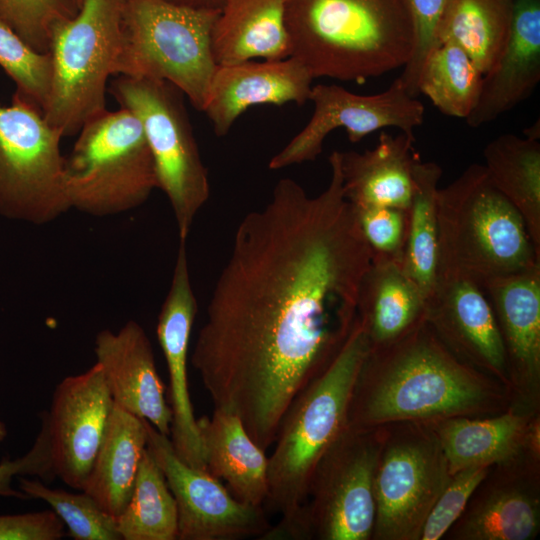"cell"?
Segmentation results:
<instances>
[{"label":"cell","instance_id":"1","mask_svg":"<svg viewBox=\"0 0 540 540\" xmlns=\"http://www.w3.org/2000/svg\"><path fill=\"white\" fill-rule=\"evenodd\" d=\"M329 164L320 194L282 178L241 220L191 355L214 408L236 415L264 451L292 400L348 339L372 260L338 151Z\"/></svg>","mask_w":540,"mask_h":540},{"label":"cell","instance_id":"2","mask_svg":"<svg viewBox=\"0 0 540 540\" xmlns=\"http://www.w3.org/2000/svg\"><path fill=\"white\" fill-rule=\"evenodd\" d=\"M512 402L507 387L457 358L424 319L394 341L369 348L355 380L347 425L485 416Z\"/></svg>","mask_w":540,"mask_h":540},{"label":"cell","instance_id":"3","mask_svg":"<svg viewBox=\"0 0 540 540\" xmlns=\"http://www.w3.org/2000/svg\"><path fill=\"white\" fill-rule=\"evenodd\" d=\"M290 56L313 78L364 82L411 57L407 0H284Z\"/></svg>","mask_w":540,"mask_h":540},{"label":"cell","instance_id":"4","mask_svg":"<svg viewBox=\"0 0 540 540\" xmlns=\"http://www.w3.org/2000/svg\"><path fill=\"white\" fill-rule=\"evenodd\" d=\"M369 348L357 318L337 356L285 411L268 457L265 502L281 518L262 539H281L299 516L318 460L347 426L353 387Z\"/></svg>","mask_w":540,"mask_h":540},{"label":"cell","instance_id":"5","mask_svg":"<svg viewBox=\"0 0 540 540\" xmlns=\"http://www.w3.org/2000/svg\"><path fill=\"white\" fill-rule=\"evenodd\" d=\"M438 280L487 279L540 266L525 222L494 186L484 165L471 164L437 192Z\"/></svg>","mask_w":540,"mask_h":540},{"label":"cell","instance_id":"6","mask_svg":"<svg viewBox=\"0 0 540 540\" xmlns=\"http://www.w3.org/2000/svg\"><path fill=\"white\" fill-rule=\"evenodd\" d=\"M64 180L70 207L91 216L141 206L158 181L139 119L120 107L87 121L65 157Z\"/></svg>","mask_w":540,"mask_h":540},{"label":"cell","instance_id":"7","mask_svg":"<svg viewBox=\"0 0 540 540\" xmlns=\"http://www.w3.org/2000/svg\"><path fill=\"white\" fill-rule=\"evenodd\" d=\"M219 10L125 0L116 75L167 81L203 111L217 65L211 35Z\"/></svg>","mask_w":540,"mask_h":540},{"label":"cell","instance_id":"8","mask_svg":"<svg viewBox=\"0 0 540 540\" xmlns=\"http://www.w3.org/2000/svg\"><path fill=\"white\" fill-rule=\"evenodd\" d=\"M125 0H83L74 17L51 34L50 95L43 110L49 124L65 136L106 110L105 93L123 38Z\"/></svg>","mask_w":540,"mask_h":540},{"label":"cell","instance_id":"9","mask_svg":"<svg viewBox=\"0 0 540 540\" xmlns=\"http://www.w3.org/2000/svg\"><path fill=\"white\" fill-rule=\"evenodd\" d=\"M109 92L139 119L154 159L158 189L170 202L180 241H186L209 198L210 185L184 94L164 80L122 75L112 80Z\"/></svg>","mask_w":540,"mask_h":540},{"label":"cell","instance_id":"10","mask_svg":"<svg viewBox=\"0 0 540 540\" xmlns=\"http://www.w3.org/2000/svg\"><path fill=\"white\" fill-rule=\"evenodd\" d=\"M383 425L346 426L318 460L307 498L283 539L372 540Z\"/></svg>","mask_w":540,"mask_h":540},{"label":"cell","instance_id":"11","mask_svg":"<svg viewBox=\"0 0 540 540\" xmlns=\"http://www.w3.org/2000/svg\"><path fill=\"white\" fill-rule=\"evenodd\" d=\"M62 133L36 104L14 93L0 104V215L35 225L71 209L64 180Z\"/></svg>","mask_w":540,"mask_h":540},{"label":"cell","instance_id":"12","mask_svg":"<svg viewBox=\"0 0 540 540\" xmlns=\"http://www.w3.org/2000/svg\"><path fill=\"white\" fill-rule=\"evenodd\" d=\"M451 476L429 423L383 425L374 478L372 540H419L426 518Z\"/></svg>","mask_w":540,"mask_h":540},{"label":"cell","instance_id":"13","mask_svg":"<svg viewBox=\"0 0 540 540\" xmlns=\"http://www.w3.org/2000/svg\"><path fill=\"white\" fill-rule=\"evenodd\" d=\"M309 100L314 104L311 119L270 160V169L315 160L327 135L337 128H344L350 142L357 143L386 127H395L414 136V129L424 120L423 104L408 94L399 77L388 89L374 95L355 94L334 84H318L312 86Z\"/></svg>","mask_w":540,"mask_h":540},{"label":"cell","instance_id":"14","mask_svg":"<svg viewBox=\"0 0 540 540\" xmlns=\"http://www.w3.org/2000/svg\"><path fill=\"white\" fill-rule=\"evenodd\" d=\"M147 449L161 468L178 514L179 540L262 538L271 528L262 506L237 500L206 470L190 467L175 453L169 436L147 421Z\"/></svg>","mask_w":540,"mask_h":540},{"label":"cell","instance_id":"15","mask_svg":"<svg viewBox=\"0 0 540 540\" xmlns=\"http://www.w3.org/2000/svg\"><path fill=\"white\" fill-rule=\"evenodd\" d=\"M114 406L103 370L96 362L65 377L54 390L46 418L56 477L83 489L102 444Z\"/></svg>","mask_w":540,"mask_h":540},{"label":"cell","instance_id":"16","mask_svg":"<svg viewBox=\"0 0 540 540\" xmlns=\"http://www.w3.org/2000/svg\"><path fill=\"white\" fill-rule=\"evenodd\" d=\"M540 531V457L494 464L445 540H533Z\"/></svg>","mask_w":540,"mask_h":540},{"label":"cell","instance_id":"17","mask_svg":"<svg viewBox=\"0 0 540 540\" xmlns=\"http://www.w3.org/2000/svg\"><path fill=\"white\" fill-rule=\"evenodd\" d=\"M185 243L180 241L179 244L170 288L158 316L156 333L169 374L172 412L170 441L183 462L190 467L206 470L187 379L189 342L198 308Z\"/></svg>","mask_w":540,"mask_h":540},{"label":"cell","instance_id":"18","mask_svg":"<svg viewBox=\"0 0 540 540\" xmlns=\"http://www.w3.org/2000/svg\"><path fill=\"white\" fill-rule=\"evenodd\" d=\"M425 319L457 358L496 379L511 393L496 319L477 283L463 278L438 280L427 300Z\"/></svg>","mask_w":540,"mask_h":540},{"label":"cell","instance_id":"19","mask_svg":"<svg viewBox=\"0 0 540 540\" xmlns=\"http://www.w3.org/2000/svg\"><path fill=\"white\" fill-rule=\"evenodd\" d=\"M503 342L513 401L540 407V266L480 285Z\"/></svg>","mask_w":540,"mask_h":540},{"label":"cell","instance_id":"20","mask_svg":"<svg viewBox=\"0 0 540 540\" xmlns=\"http://www.w3.org/2000/svg\"><path fill=\"white\" fill-rule=\"evenodd\" d=\"M429 424L451 475L468 467L508 462L524 454L540 457V407L513 401L496 414L457 416Z\"/></svg>","mask_w":540,"mask_h":540},{"label":"cell","instance_id":"21","mask_svg":"<svg viewBox=\"0 0 540 540\" xmlns=\"http://www.w3.org/2000/svg\"><path fill=\"white\" fill-rule=\"evenodd\" d=\"M94 344L114 403L169 436L172 412L143 327L129 320L117 332L101 330Z\"/></svg>","mask_w":540,"mask_h":540},{"label":"cell","instance_id":"22","mask_svg":"<svg viewBox=\"0 0 540 540\" xmlns=\"http://www.w3.org/2000/svg\"><path fill=\"white\" fill-rule=\"evenodd\" d=\"M313 77L294 57L217 66L203 112L214 133L225 136L240 115L255 105L281 106L309 100Z\"/></svg>","mask_w":540,"mask_h":540},{"label":"cell","instance_id":"23","mask_svg":"<svg viewBox=\"0 0 540 540\" xmlns=\"http://www.w3.org/2000/svg\"><path fill=\"white\" fill-rule=\"evenodd\" d=\"M540 80V0H514L507 44L495 66L483 75L477 103L465 119L479 127L526 100Z\"/></svg>","mask_w":540,"mask_h":540},{"label":"cell","instance_id":"24","mask_svg":"<svg viewBox=\"0 0 540 540\" xmlns=\"http://www.w3.org/2000/svg\"><path fill=\"white\" fill-rule=\"evenodd\" d=\"M414 136L382 132L378 144L363 153L340 152L339 166L346 199L355 208L395 207L408 210L413 190Z\"/></svg>","mask_w":540,"mask_h":540},{"label":"cell","instance_id":"25","mask_svg":"<svg viewBox=\"0 0 540 540\" xmlns=\"http://www.w3.org/2000/svg\"><path fill=\"white\" fill-rule=\"evenodd\" d=\"M206 471L224 480L240 502L263 506L268 496V457L234 414L214 408L197 419Z\"/></svg>","mask_w":540,"mask_h":540},{"label":"cell","instance_id":"26","mask_svg":"<svg viewBox=\"0 0 540 540\" xmlns=\"http://www.w3.org/2000/svg\"><path fill=\"white\" fill-rule=\"evenodd\" d=\"M427 299L403 263L373 259L358 293L357 318L370 347L401 337L425 319Z\"/></svg>","mask_w":540,"mask_h":540},{"label":"cell","instance_id":"27","mask_svg":"<svg viewBox=\"0 0 540 540\" xmlns=\"http://www.w3.org/2000/svg\"><path fill=\"white\" fill-rule=\"evenodd\" d=\"M211 49L217 66L290 57L284 0H224L212 29Z\"/></svg>","mask_w":540,"mask_h":540},{"label":"cell","instance_id":"28","mask_svg":"<svg viewBox=\"0 0 540 540\" xmlns=\"http://www.w3.org/2000/svg\"><path fill=\"white\" fill-rule=\"evenodd\" d=\"M147 447V421L114 403L108 426L82 491L113 517L126 507Z\"/></svg>","mask_w":540,"mask_h":540},{"label":"cell","instance_id":"29","mask_svg":"<svg viewBox=\"0 0 540 540\" xmlns=\"http://www.w3.org/2000/svg\"><path fill=\"white\" fill-rule=\"evenodd\" d=\"M494 186L521 214L540 256V143L512 133L491 140L483 150Z\"/></svg>","mask_w":540,"mask_h":540},{"label":"cell","instance_id":"30","mask_svg":"<svg viewBox=\"0 0 540 540\" xmlns=\"http://www.w3.org/2000/svg\"><path fill=\"white\" fill-rule=\"evenodd\" d=\"M514 0H447L438 45L459 46L484 75L500 58L509 39Z\"/></svg>","mask_w":540,"mask_h":540},{"label":"cell","instance_id":"31","mask_svg":"<svg viewBox=\"0 0 540 540\" xmlns=\"http://www.w3.org/2000/svg\"><path fill=\"white\" fill-rule=\"evenodd\" d=\"M441 176L442 169L437 163L416 160L403 267L427 300L435 291L438 279L437 192Z\"/></svg>","mask_w":540,"mask_h":540},{"label":"cell","instance_id":"32","mask_svg":"<svg viewBox=\"0 0 540 540\" xmlns=\"http://www.w3.org/2000/svg\"><path fill=\"white\" fill-rule=\"evenodd\" d=\"M122 540H176L177 506L165 476L148 451L140 460L131 497L118 517Z\"/></svg>","mask_w":540,"mask_h":540},{"label":"cell","instance_id":"33","mask_svg":"<svg viewBox=\"0 0 540 540\" xmlns=\"http://www.w3.org/2000/svg\"><path fill=\"white\" fill-rule=\"evenodd\" d=\"M482 79L483 74L459 46L444 42L426 59L418 91L443 114L466 119L479 98Z\"/></svg>","mask_w":540,"mask_h":540},{"label":"cell","instance_id":"34","mask_svg":"<svg viewBox=\"0 0 540 540\" xmlns=\"http://www.w3.org/2000/svg\"><path fill=\"white\" fill-rule=\"evenodd\" d=\"M19 489L28 499H40L68 529L74 540H122L116 518L104 511L89 494L50 488L39 479L20 476Z\"/></svg>","mask_w":540,"mask_h":540},{"label":"cell","instance_id":"35","mask_svg":"<svg viewBox=\"0 0 540 540\" xmlns=\"http://www.w3.org/2000/svg\"><path fill=\"white\" fill-rule=\"evenodd\" d=\"M0 67L14 82L15 92L43 111L51 89V55L33 49L1 19Z\"/></svg>","mask_w":540,"mask_h":540},{"label":"cell","instance_id":"36","mask_svg":"<svg viewBox=\"0 0 540 540\" xmlns=\"http://www.w3.org/2000/svg\"><path fill=\"white\" fill-rule=\"evenodd\" d=\"M77 11L73 0H0V19L41 53L49 51L54 27Z\"/></svg>","mask_w":540,"mask_h":540},{"label":"cell","instance_id":"37","mask_svg":"<svg viewBox=\"0 0 540 540\" xmlns=\"http://www.w3.org/2000/svg\"><path fill=\"white\" fill-rule=\"evenodd\" d=\"M354 209L364 238L371 249L372 258L403 263L408 210L395 207Z\"/></svg>","mask_w":540,"mask_h":540},{"label":"cell","instance_id":"38","mask_svg":"<svg viewBox=\"0 0 540 540\" xmlns=\"http://www.w3.org/2000/svg\"><path fill=\"white\" fill-rule=\"evenodd\" d=\"M492 466V465H491ZM491 466L468 467L454 473L435 501L423 525L419 540L442 539L459 518L472 493Z\"/></svg>","mask_w":540,"mask_h":540},{"label":"cell","instance_id":"39","mask_svg":"<svg viewBox=\"0 0 540 540\" xmlns=\"http://www.w3.org/2000/svg\"><path fill=\"white\" fill-rule=\"evenodd\" d=\"M414 34L410 59L399 76L408 94L419 95L418 81L426 59L438 46L437 31L447 0H407Z\"/></svg>","mask_w":540,"mask_h":540},{"label":"cell","instance_id":"40","mask_svg":"<svg viewBox=\"0 0 540 540\" xmlns=\"http://www.w3.org/2000/svg\"><path fill=\"white\" fill-rule=\"evenodd\" d=\"M41 428L29 451L23 456L0 462V497H11L27 500L28 497L12 486L16 476H36L46 482L56 477L50 449L47 422L44 413L40 415Z\"/></svg>","mask_w":540,"mask_h":540},{"label":"cell","instance_id":"41","mask_svg":"<svg viewBox=\"0 0 540 540\" xmlns=\"http://www.w3.org/2000/svg\"><path fill=\"white\" fill-rule=\"evenodd\" d=\"M65 525L53 510L0 515V540H59Z\"/></svg>","mask_w":540,"mask_h":540},{"label":"cell","instance_id":"42","mask_svg":"<svg viewBox=\"0 0 540 540\" xmlns=\"http://www.w3.org/2000/svg\"><path fill=\"white\" fill-rule=\"evenodd\" d=\"M167 3L181 6V7H188V8H195V9H211V10H219L221 9L224 0H162Z\"/></svg>","mask_w":540,"mask_h":540},{"label":"cell","instance_id":"43","mask_svg":"<svg viewBox=\"0 0 540 540\" xmlns=\"http://www.w3.org/2000/svg\"><path fill=\"white\" fill-rule=\"evenodd\" d=\"M8 430L3 421L0 420V442L4 441L7 437Z\"/></svg>","mask_w":540,"mask_h":540},{"label":"cell","instance_id":"44","mask_svg":"<svg viewBox=\"0 0 540 540\" xmlns=\"http://www.w3.org/2000/svg\"><path fill=\"white\" fill-rule=\"evenodd\" d=\"M73 2L75 3V5H76V6L78 7V9H79V7L81 6L83 0H73Z\"/></svg>","mask_w":540,"mask_h":540}]
</instances>
